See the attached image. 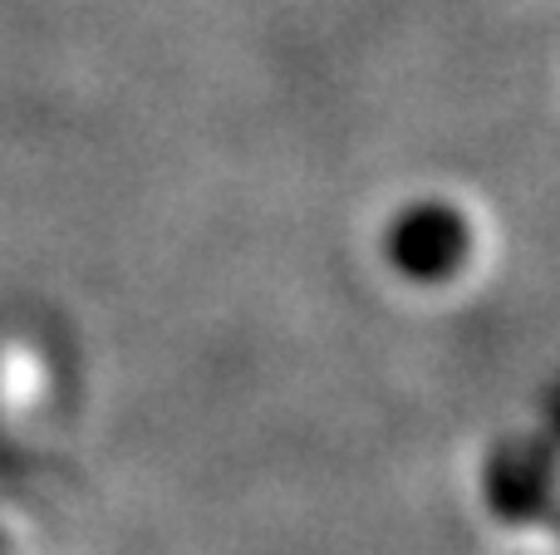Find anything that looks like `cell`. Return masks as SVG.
Listing matches in <instances>:
<instances>
[{
	"instance_id": "obj_3",
	"label": "cell",
	"mask_w": 560,
	"mask_h": 555,
	"mask_svg": "<svg viewBox=\"0 0 560 555\" xmlns=\"http://www.w3.org/2000/svg\"><path fill=\"white\" fill-rule=\"evenodd\" d=\"M0 555H10V546H5V536H0Z\"/></svg>"
},
{
	"instance_id": "obj_1",
	"label": "cell",
	"mask_w": 560,
	"mask_h": 555,
	"mask_svg": "<svg viewBox=\"0 0 560 555\" xmlns=\"http://www.w3.org/2000/svg\"><path fill=\"white\" fill-rule=\"evenodd\" d=\"M388 256L404 275L413 281H443L463 265L467 256V226L453 206H413V212L398 216L394 236H388Z\"/></svg>"
},
{
	"instance_id": "obj_2",
	"label": "cell",
	"mask_w": 560,
	"mask_h": 555,
	"mask_svg": "<svg viewBox=\"0 0 560 555\" xmlns=\"http://www.w3.org/2000/svg\"><path fill=\"white\" fill-rule=\"evenodd\" d=\"M487 492L492 507L512 521H532L546 511V452H522V448H502L487 472Z\"/></svg>"
}]
</instances>
